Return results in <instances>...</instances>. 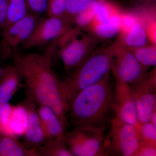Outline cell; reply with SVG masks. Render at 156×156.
Instances as JSON below:
<instances>
[{"label": "cell", "instance_id": "6da1fadb", "mask_svg": "<svg viewBox=\"0 0 156 156\" xmlns=\"http://www.w3.org/2000/svg\"><path fill=\"white\" fill-rule=\"evenodd\" d=\"M45 54L16 52L14 64L22 78L27 97L37 106L52 109L67 128L69 105L63 96L61 81L52 69L54 48Z\"/></svg>", "mask_w": 156, "mask_h": 156}, {"label": "cell", "instance_id": "7a4b0ae2", "mask_svg": "<svg viewBox=\"0 0 156 156\" xmlns=\"http://www.w3.org/2000/svg\"><path fill=\"white\" fill-rule=\"evenodd\" d=\"M109 75L81 90L71 101L68 112L74 128L90 126L105 128L113 111L114 96Z\"/></svg>", "mask_w": 156, "mask_h": 156}, {"label": "cell", "instance_id": "3957f363", "mask_svg": "<svg viewBox=\"0 0 156 156\" xmlns=\"http://www.w3.org/2000/svg\"><path fill=\"white\" fill-rule=\"evenodd\" d=\"M114 53L113 44L98 47L67 77L60 80L63 96L69 106L81 90L97 83L110 73Z\"/></svg>", "mask_w": 156, "mask_h": 156}, {"label": "cell", "instance_id": "277c9868", "mask_svg": "<svg viewBox=\"0 0 156 156\" xmlns=\"http://www.w3.org/2000/svg\"><path fill=\"white\" fill-rule=\"evenodd\" d=\"M99 41L90 32L70 31L58 41L59 54L66 72L78 66L98 48Z\"/></svg>", "mask_w": 156, "mask_h": 156}, {"label": "cell", "instance_id": "5b68a950", "mask_svg": "<svg viewBox=\"0 0 156 156\" xmlns=\"http://www.w3.org/2000/svg\"><path fill=\"white\" fill-rule=\"evenodd\" d=\"M141 144L137 128L115 116L103 144L105 156H134Z\"/></svg>", "mask_w": 156, "mask_h": 156}, {"label": "cell", "instance_id": "8992f818", "mask_svg": "<svg viewBox=\"0 0 156 156\" xmlns=\"http://www.w3.org/2000/svg\"><path fill=\"white\" fill-rule=\"evenodd\" d=\"M105 128L84 126L65 132L63 136L73 156H105L103 144Z\"/></svg>", "mask_w": 156, "mask_h": 156}, {"label": "cell", "instance_id": "52a82bcc", "mask_svg": "<svg viewBox=\"0 0 156 156\" xmlns=\"http://www.w3.org/2000/svg\"><path fill=\"white\" fill-rule=\"evenodd\" d=\"M113 45L111 70L115 77L128 84L131 88L143 82L149 73L137 61L132 50L122 47L116 42Z\"/></svg>", "mask_w": 156, "mask_h": 156}, {"label": "cell", "instance_id": "ba28073f", "mask_svg": "<svg viewBox=\"0 0 156 156\" xmlns=\"http://www.w3.org/2000/svg\"><path fill=\"white\" fill-rule=\"evenodd\" d=\"M39 16L28 13L24 17L5 27L2 32L1 52L5 59L16 53L20 46L30 37L38 22Z\"/></svg>", "mask_w": 156, "mask_h": 156}, {"label": "cell", "instance_id": "9c48e42d", "mask_svg": "<svg viewBox=\"0 0 156 156\" xmlns=\"http://www.w3.org/2000/svg\"><path fill=\"white\" fill-rule=\"evenodd\" d=\"M70 23L63 17H51L39 20L30 37L23 44L26 49L58 41L71 29Z\"/></svg>", "mask_w": 156, "mask_h": 156}, {"label": "cell", "instance_id": "30bf717a", "mask_svg": "<svg viewBox=\"0 0 156 156\" xmlns=\"http://www.w3.org/2000/svg\"><path fill=\"white\" fill-rule=\"evenodd\" d=\"M131 89L140 124L149 122L151 115L156 111L155 67L143 82Z\"/></svg>", "mask_w": 156, "mask_h": 156}, {"label": "cell", "instance_id": "8fae6325", "mask_svg": "<svg viewBox=\"0 0 156 156\" xmlns=\"http://www.w3.org/2000/svg\"><path fill=\"white\" fill-rule=\"evenodd\" d=\"M115 78V85L112 108L115 116L138 130L140 123L132 89L128 84Z\"/></svg>", "mask_w": 156, "mask_h": 156}, {"label": "cell", "instance_id": "7c38bea8", "mask_svg": "<svg viewBox=\"0 0 156 156\" xmlns=\"http://www.w3.org/2000/svg\"><path fill=\"white\" fill-rule=\"evenodd\" d=\"M22 103L26 108L28 118L27 130L23 136L24 144L29 148L39 147L47 140L36 104L27 97Z\"/></svg>", "mask_w": 156, "mask_h": 156}, {"label": "cell", "instance_id": "4fadbf2b", "mask_svg": "<svg viewBox=\"0 0 156 156\" xmlns=\"http://www.w3.org/2000/svg\"><path fill=\"white\" fill-rule=\"evenodd\" d=\"M19 72L14 64L2 67L0 75V103H8L22 85Z\"/></svg>", "mask_w": 156, "mask_h": 156}, {"label": "cell", "instance_id": "5bb4252c", "mask_svg": "<svg viewBox=\"0 0 156 156\" xmlns=\"http://www.w3.org/2000/svg\"><path fill=\"white\" fill-rule=\"evenodd\" d=\"M37 111L47 141L64 134L66 128L52 108L46 105H38Z\"/></svg>", "mask_w": 156, "mask_h": 156}, {"label": "cell", "instance_id": "9a60e30c", "mask_svg": "<svg viewBox=\"0 0 156 156\" xmlns=\"http://www.w3.org/2000/svg\"><path fill=\"white\" fill-rule=\"evenodd\" d=\"M149 41L145 22L139 17L128 31L120 34V39L116 42L124 48L133 50L149 44Z\"/></svg>", "mask_w": 156, "mask_h": 156}, {"label": "cell", "instance_id": "2e32d148", "mask_svg": "<svg viewBox=\"0 0 156 156\" xmlns=\"http://www.w3.org/2000/svg\"><path fill=\"white\" fill-rule=\"evenodd\" d=\"M0 156H36L34 148H29L17 137L0 133Z\"/></svg>", "mask_w": 156, "mask_h": 156}, {"label": "cell", "instance_id": "e0dca14e", "mask_svg": "<svg viewBox=\"0 0 156 156\" xmlns=\"http://www.w3.org/2000/svg\"><path fill=\"white\" fill-rule=\"evenodd\" d=\"M89 27L91 28L90 33L99 41L112 38L121 32L120 12L117 11L105 22L93 24Z\"/></svg>", "mask_w": 156, "mask_h": 156}, {"label": "cell", "instance_id": "ac0fdd59", "mask_svg": "<svg viewBox=\"0 0 156 156\" xmlns=\"http://www.w3.org/2000/svg\"><path fill=\"white\" fill-rule=\"evenodd\" d=\"M27 111L22 103L14 105L9 125V135L18 137L24 136L28 126Z\"/></svg>", "mask_w": 156, "mask_h": 156}, {"label": "cell", "instance_id": "d6986e66", "mask_svg": "<svg viewBox=\"0 0 156 156\" xmlns=\"http://www.w3.org/2000/svg\"><path fill=\"white\" fill-rule=\"evenodd\" d=\"M63 134L47 141L39 147L34 148L36 156H73L69 150Z\"/></svg>", "mask_w": 156, "mask_h": 156}, {"label": "cell", "instance_id": "ffe728a7", "mask_svg": "<svg viewBox=\"0 0 156 156\" xmlns=\"http://www.w3.org/2000/svg\"><path fill=\"white\" fill-rule=\"evenodd\" d=\"M99 0H95L75 16L73 20L71 29L80 31L89 28L94 22Z\"/></svg>", "mask_w": 156, "mask_h": 156}, {"label": "cell", "instance_id": "44dd1931", "mask_svg": "<svg viewBox=\"0 0 156 156\" xmlns=\"http://www.w3.org/2000/svg\"><path fill=\"white\" fill-rule=\"evenodd\" d=\"M134 56L143 67L147 70L152 67H156V45L149 44L146 46L133 49Z\"/></svg>", "mask_w": 156, "mask_h": 156}, {"label": "cell", "instance_id": "7402d4cb", "mask_svg": "<svg viewBox=\"0 0 156 156\" xmlns=\"http://www.w3.org/2000/svg\"><path fill=\"white\" fill-rule=\"evenodd\" d=\"M28 13L26 0H9L8 16L5 28L24 17Z\"/></svg>", "mask_w": 156, "mask_h": 156}, {"label": "cell", "instance_id": "603a6c76", "mask_svg": "<svg viewBox=\"0 0 156 156\" xmlns=\"http://www.w3.org/2000/svg\"><path fill=\"white\" fill-rule=\"evenodd\" d=\"M138 133L141 144L156 146V127L150 122L140 123Z\"/></svg>", "mask_w": 156, "mask_h": 156}, {"label": "cell", "instance_id": "cb8c5ba5", "mask_svg": "<svg viewBox=\"0 0 156 156\" xmlns=\"http://www.w3.org/2000/svg\"><path fill=\"white\" fill-rule=\"evenodd\" d=\"M117 12V10L106 0H99L95 19L91 25L107 21Z\"/></svg>", "mask_w": 156, "mask_h": 156}, {"label": "cell", "instance_id": "d4e9b609", "mask_svg": "<svg viewBox=\"0 0 156 156\" xmlns=\"http://www.w3.org/2000/svg\"><path fill=\"white\" fill-rule=\"evenodd\" d=\"M95 0H68L64 18L71 24L75 16Z\"/></svg>", "mask_w": 156, "mask_h": 156}, {"label": "cell", "instance_id": "484cf974", "mask_svg": "<svg viewBox=\"0 0 156 156\" xmlns=\"http://www.w3.org/2000/svg\"><path fill=\"white\" fill-rule=\"evenodd\" d=\"M14 105L0 103V133L9 134V125Z\"/></svg>", "mask_w": 156, "mask_h": 156}, {"label": "cell", "instance_id": "4316f807", "mask_svg": "<svg viewBox=\"0 0 156 156\" xmlns=\"http://www.w3.org/2000/svg\"><path fill=\"white\" fill-rule=\"evenodd\" d=\"M68 2V0H48L47 13L48 16L64 17Z\"/></svg>", "mask_w": 156, "mask_h": 156}, {"label": "cell", "instance_id": "83f0119b", "mask_svg": "<svg viewBox=\"0 0 156 156\" xmlns=\"http://www.w3.org/2000/svg\"><path fill=\"white\" fill-rule=\"evenodd\" d=\"M48 0H26L30 13L38 16L47 12Z\"/></svg>", "mask_w": 156, "mask_h": 156}, {"label": "cell", "instance_id": "f1b7e54d", "mask_svg": "<svg viewBox=\"0 0 156 156\" xmlns=\"http://www.w3.org/2000/svg\"><path fill=\"white\" fill-rule=\"evenodd\" d=\"M121 30L119 34L126 33L135 24L139 17L132 13H120Z\"/></svg>", "mask_w": 156, "mask_h": 156}, {"label": "cell", "instance_id": "f546056e", "mask_svg": "<svg viewBox=\"0 0 156 156\" xmlns=\"http://www.w3.org/2000/svg\"><path fill=\"white\" fill-rule=\"evenodd\" d=\"M9 0H0V32L5 26L9 9Z\"/></svg>", "mask_w": 156, "mask_h": 156}, {"label": "cell", "instance_id": "4dcf8cb0", "mask_svg": "<svg viewBox=\"0 0 156 156\" xmlns=\"http://www.w3.org/2000/svg\"><path fill=\"white\" fill-rule=\"evenodd\" d=\"M156 146L141 144L134 156H156Z\"/></svg>", "mask_w": 156, "mask_h": 156}, {"label": "cell", "instance_id": "1f68e13d", "mask_svg": "<svg viewBox=\"0 0 156 156\" xmlns=\"http://www.w3.org/2000/svg\"><path fill=\"white\" fill-rule=\"evenodd\" d=\"M150 122L154 126L156 127V111L152 114L151 115L150 119Z\"/></svg>", "mask_w": 156, "mask_h": 156}, {"label": "cell", "instance_id": "d6a6232c", "mask_svg": "<svg viewBox=\"0 0 156 156\" xmlns=\"http://www.w3.org/2000/svg\"><path fill=\"white\" fill-rule=\"evenodd\" d=\"M144 1H145V2H155L156 0H143Z\"/></svg>", "mask_w": 156, "mask_h": 156}, {"label": "cell", "instance_id": "836d02e7", "mask_svg": "<svg viewBox=\"0 0 156 156\" xmlns=\"http://www.w3.org/2000/svg\"><path fill=\"white\" fill-rule=\"evenodd\" d=\"M2 67H1V65H0V75H1V71H2Z\"/></svg>", "mask_w": 156, "mask_h": 156}]
</instances>
